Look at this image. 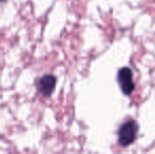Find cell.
Masks as SVG:
<instances>
[{"mask_svg":"<svg viewBox=\"0 0 155 154\" xmlns=\"http://www.w3.org/2000/svg\"><path fill=\"white\" fill-rule=\"evenodd\" d=\"M138 126L133 119H128L120 126L118 130V144L121 147H128L136 138Z\"/></svg>","mask_w":155,"mask_h":154,"instance_id":"1","label":"cell"},{"mask_svg":"<svg viewBox=\"0 0 155 154\" xmlns=\"http://www.w3.org/2000/svg\"><path fill=\"white\" fill-rule=\"evenodd\" d=\"M117 80H118V84L120 86V89L124 94L131 95V93L135 89L132 70L130 68H128V67L121 68L117 73Z\"/></svg>","mask_w":155,"mask_h":154,"instance_id":"2","label":"cell"},{"mask_svg":"<svg viewBox=\"0 0 155 154\" xmlns=\"http://www.w3.org/2000/svg\"><path fill=\"white\" fill-rule=\"evenodd\" d=\"M56 82H57V80H56V77L54 75H43L39 79L38 84H37V88H38V91L43 97H50L55 90Z\"/></svg>","mask_w":155,"mask_h":154,"instance_id":"3","label":"cell"},{"mask_svg":"<svg viewBox=\"0 0 155 154\" xmlns=\"http://www.w3.org/2000/svg\"><path fill=\"white\" fill-rule=\"evenodd\" d=\"M0 1H1V2H3V1H5V0H0Z\"/></svg>","mask_w":155,"mask_h":154,"instance_id":"4","label":"cell"}]
</instances>
